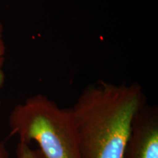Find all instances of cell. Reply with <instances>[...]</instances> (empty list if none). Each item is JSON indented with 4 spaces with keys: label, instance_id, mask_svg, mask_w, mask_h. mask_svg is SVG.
Masks as SVG:
<instances>
[{
    "label": "cell",
    "instance_id": "obj_1",
    "mask_svg": "<svg viewBox=\"0 0 158 158\" xmlns=\"http://www.w3.org/2000/svg\"><path fill=\"white\" fill-rule=\"evenodd\" d=\"M145 104L137 83L86 86L70 108L81 158H123L134 118Z\"/></svg>",
    "mask_w": 158,
    "mask_h": 158
},
{
    "label": "cell",
    "instance_id": "obj_2",
    "mask_svg": "<svg viewBox=\"0 0 158 158\" xmlns=\"http://www.w3.org/2000/svg\"><path fill=\"white\" fill-rule=\"evenodd\" d=\"M9 124L11 135L29 145L36 142L45 158H81L70 108H60L44 94L17 105Z\"/></svg>",
    "mask_w": 158,
    "mask_h": 158
},
{
    "label": "cell",
    "instance_id": "obj_3",
    "mask_svg": "<svg viewBox=\"0 0 158 158\" xmlns=\"http://www.w3.org/2000/svg\"><path fill=\"white\" fill-rule=\"evenodd\" d=\"M123 158H158V108L145 104L132 124Z\"/></svg>",
    "mask_w": 158,
    "mask_h": 158
},
{
    "label": "cell",
    "instance_id": "obj_4",
    "mask_svg": "<svg viewBox=\"0 0 158 158\" xmlns=\"http://www.w3.org/2000/svg\"><path fill=\"white\" fill-rule=\"evenodd\" d=\"M17 158H45L40 150L32 149L29 144L19 142L16 148ZM9 154L4 142L0 143V158H8Z\"/></svg>",
    "mask_w": 158,
    "mask_h": 158
},
{
    "label": "cell",
    "instance_id": "obj_5",
    "mask_svg": "<svg viewBox=\"0 0 158 158\" xmlns=\"http://www.w3.org/2000/svg\"><path fill=\"white\" fill-rule=\"evenodd\" d=\"M5 48L2 40V26L0 23V87L2 86L5 81V75L2 70V66L4 63V56H5Z\"/></svg>",
    "mask_w": 158,
    "mask_h": 158
}]
</instances>
